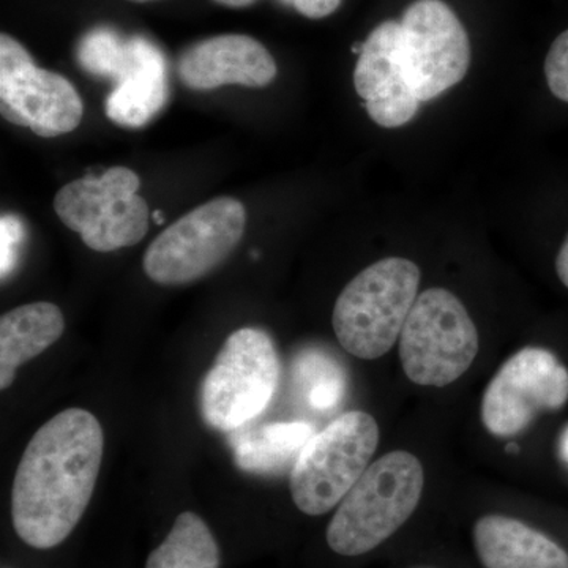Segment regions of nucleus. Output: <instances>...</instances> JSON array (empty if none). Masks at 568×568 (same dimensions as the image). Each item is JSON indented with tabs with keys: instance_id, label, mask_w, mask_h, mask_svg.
<instances>
[{
	"instance_id": "nucleus-18",
	"label": "nucleus",
	"mask_w": 568,
	"mask_h": 568,
	"mask_svg": "<svg viewBox=\"0 0 568 568\" xmlns=\"http://www.w3.org/2000/svg\"><path fill=\"white\" fill-rule=\"evenodd\" d=\"M219 544L200 515L183 511L162 545L149 555L145 568H220Z\"/></svg>"
},
{
	"instance_id": "nucleus-23",
	"label": "nucleus",
	"mask_w": 568,
	"mask_h": 568,
	"mask_svg": "<svg viewBox=\"0 0 568 568\" xmlns=\"http://www.w3.org/2000/svg\"><path fill=\"white\" fill-rule=\"evenodd\" d=\"M280 2L293 7L298 13L312 20L328 17L342 6V0H280Z\"/></svg>"
},
{
	"instance_id": "nucleus-26",
	"label": "nucleus",
	"mask_w": 568,
	"mask_h": 568,
	"mask_svg": "<svg viewBox=\"0 0 568 568\" xmlns=\"http://www.w3.org/2000/svg\"><path fill=\"white\" fill-rule=\"evenodd\" d=\"M560 455H562V458L568 463V426L562 437H560Z\"/></svg>"
},
{
	"instance_id": "nucleus-10",
	"label": "nucleus",
	"mask_w": 568,
	"mask_h": 568,
	"mask_svg": "<svg viewBox=\"0 0 568 568\" xmlns=\"http://www.w3.org/2000/svg\"><path fill=\"white\" fill-rule=\"evenodd\" d=\"M0 112L6 121L28 126L37 136L55 138L78 129L84 104L69 80L39 69L20 41L2 33Z\"/></svg>"
},
{
	"instance_id": "nucleus-12",
	"label": "nucleus",
	"mask_w": 568,
	"mask_h": 568,
	"mask_svg": "<svg viewBox=\"0 0 568 568\" xmlns=\"http://www.w3.org/2000/svg\"><path fill=\"white\" fill-rule=\"evenodd\" d=\"M354 85L372 121L383 129H398L417 114L422 102L399 59V21L383 22L364 41Z\"/></svg>"
},
{
	"instance_id": "nucleus-1",
	"label": "nucleus",
	"mask_w": 568,
	"mask_h": 568,
	"mask_svg": "<svg viewBox=\"0 0 568 568\" xmlns=\"http://www.w3.org/2000/svg\"><path fill=\"white\" fill-rule=\"evenodd\" d=\"M104 452L99 418L70 407L48 420L22 454L11 519L17 536L36 549L59 547L91 503Z\"/></svg>"
},
{
	"instance_id": "nucleus-6",
	"label": "nucleus",
	"mask_w": 568,
	"mask_h": 568,
	"mask_svg": "<svg viewBox=\"0 0 568 568\" xmlns=\"http://www.w3.org/2000/svg\"><path fill=\"white\" fill-rule=\"evenodd\" d=\"M478 353L476 324L457 295L443 287L418 294L399 335V361L418 386L446 387Z\"/></svg>"
},
{
	"instance_id": "nucleus-9",
	"label": "nucleus",
	"mask_w": 568,
	"mask_h": 568,
	"mask_svg": "<svg viewBox=\"0 0 568 568\" xmlns=\"http://www.w3.org/2000/svg\"><path fill=\"white\" fill-rule=\"evenodd\" d=\"M399 59L420 102L443 95L469 70L465 26L443 0H417L399 21Z\"/></svg>"
},
{
	"instance_id": "nucleus-15",
	"label": "nucleus",
	"mask_w": 568,
	"mask_h": 568,
	"mask_svg": "<svg viewBox=\"0 0 568 568\" xmlns=\"http://www.w3.org/2000/svg\"><path fill=\"white\" fill-rule=\"evenodd\" d=\"M474 541L485 568H568L566 549L515 518L478 519Z\"/></svg>"
},
{
	"instance_id": "nucleus-11",
	"label": "nucleus",
	"mask_w": 568,
	"mask_h": 568,
	"mask_svg": "<svg viewBox=\"0 0 568 568\" xmlns=\"http://www.w3.org/2000/svg\"><path fill=\"white\" fill-rule=\"evenodd\" d=\"M568 402V372L555 354L525 347L511 355L493 377L481 399V420L497 437H511L545 410Z\"/></svg>"
},
{
	"instance_id": "nucleus-17",
	"label": "nucleus",
	"mask_w": 568,
	"mask_h": 568,
	"mask_svg": "<svg viewBox=\"0 0 568 568\" xmlns=\"http://www.w3.org/2000/svg\"><path fill=\"white\" fill-rule=\"evenodd\" d=\"M234 463L244 473L282 476L291 473L302 448L316 435L308 422H278L248 432H235Z\"/></svg>"
},
{
	"instance_id": "nucleus-2",
	"label": "nucleus",
	"mask_w": 568,
	"mask_h": 568,
	"mask_svg": "<svg viewBox=\"0 0 568 568\" xmlns=\"http://www.w3.org/2000/svg\"><path fill=\"white\" fill-rule=\"evenodd\" d=\"M424 487V466L416 455L405 450L384 455L338 504L327 528L328 547L342 556H361L379 547L414 514Z\"/></svg>"
},
{
	"instance_id": "nucleus-3",
	"label": "nucleus",
	"mask_w": 568,
	"mask_h": 568,
	"mask_svg": "<svg viewBox=\"0 0 568 568\" xmlns=\"http://www.w3.org/2000/svg\"><path fill=\"white\" fill-rule=\"evenodd\" d=\"M418 286L420 268L405 257L377 261L351 280L332 316L343 349L364 361L387 354L402 335Z\"/></svg>"
},
{
	"instance_id": "nucleus-21",
	"label": "nucleus",
	"mask_w": 568,
	"mask_h": 568,
	"mask_svg": "<svg viewBox=\"0 0 568 568\" xmlns=\"http://www.w3.org/2000/svg\"><path fill=\"white\" fill-rule=\"evenodd\" d=\"M545 77L552 95L568 103V29L549 48Z\"/></svg>"
},
{
	"instance_id": "nucleus-7",
	"label": "nucleus",
	"mask_w": 568,
	"mask_h": 568,
	"mask_svg": "<svg viewBox=\"0 0 568 568\" xmlns=\"http://www.w3.org/2000/svg\"><path fill=\"white\" fill-rule=\"evenodd\" d=\"M244 204L216 197L181 216L149 245L142 260L145 275L163 286L204 278L233 254L245 234Z\"/></svg>"
},
{
	"instance_id": "nucleus-25",
	"label": "nucleus",
	"mask_w": 568,
	"mask_h": 568,
	"mask_svg": "<svg viewBox=\"0 0 568 568\" xmlns=\"http://www.w3.org/2000/svg\"><path fill=\"white\" fill-rule=\"evenodd\" d=\"M224 7H233V9H244V7L253 6L257 0H215Z\"/></svg>"
},
{
	"instance_id": "nucleus-24",
	"label": "nucleus",
	"mask_w": 568,
	"mask_h": 568,
	"mask_svg": "<svg viewBox=\"0 0 568 568\" xmlns=\"http://www.w3.org/2000/svg\"><path fill=\"white\" fill-rule=\"evenodd\" d=\"M556 272H558L564 286L568 287V234L562 246H560L558 257H556Z\"/></svg>"
},
{
	"instance_id": "nucleus-27",
	"label": "nucleus",
	"mask_w": 568,
	"mask_h": 568,
	"mask_svg": "<svg viewBox=\"0 0 568 568\" xmlns=\"http://www.w3.org/2000/svg\"><path fill=\"white\" fill-rule=\"evenodd\" d=\"M506 450L508 452V454H517V452L519 450V447L517 446V444L511 443V444H508Z\"/></svg>"
},
{
	"instance_id": "nucleus-4",
	"label": "nucleus",
	"mask_w": 568,
	"mask_h": 568,
	"mask_svg": "<svg viewBox=\"0 0 568 568\" xmlns=\"http://www.w3.org/2000/svg\"><path fill=\"white\" fill-rule=\"evenodd\" d=\"M278 353L264 331L244 327L227 336L200 392L205 424L234 433L263 414L280 383Z\"/></svg>"
},
{
	"instance_id": "nucleus-19",
	"label": "nucleus",
	"mask_w": 568,
	"mask_h": 568,
	"mask_svg": "<svg viewBox=\"0 0 568 568\" xmlns=\"http://www.w3.org/2000/svg\"><path fill=\"white\" fill-rule=\"evenodd\" d=\"M294 383L312 409L328 413L339 406L347 390L345 368L323 351L306 349L295 357Z\"/></svg>"
},
{
	"instance_id": "nucleus-22",
	"label": "nucleus",
	"mask_w": 568,
	"mask_h": 568,
	"mask_svg": "<svg viewBox=\"0 0 568 568\" xmlns=\"http://www.w3.org/2000/svg\"><path fill=\"white\" fill-rule=\"evenodd\" d=\"M24 241V226L14 215H3L0 220V268L2 278L9 276L20 260V250Z\"/></svg>"
},
{
	"instance_id": "nucleus-29",
	"label": "nucleus",
	"mask_w": 568,
	"mask_h": 568,
	"mask_svg": "<svg viewBox=\"0 0 568 568\" xmlns=\"http://www.w3.org/2000/svg\"><path fill=\"white\" fill-rule=\"evenodd\" d=\"M130 2L144 3V2H152V0H130Z\"/></svg>"
},
{
	"instance_id": "nucleus-13",
	"label": "nucleus",
	"mask_w": 568,
	"mask_h": 568,
	"mask_svg": "<svg viewBox=\"0 0 568 568\" xmlns=\"http://www.w3.org/2000/svg\"><path fill=\"white\" fill-rule=\"evenodd\" d=\"M179 78L192 91L223 85L265 88L276 78V63L260 41L227 33L192 44L179 59Z\"/></svg>"
},
{
	"instance_id": "nucleus-28",
	"label": "nucleus",
	"mask_w": 568,
	"mask_h": 568,
	"mask_svg": "<svg viewBox=\"0 0 568 568\" xmlns=\"http://www.w3.org/2000/svg\"><path fill=\"white\" fill-rule=\"evenodd\" d=\"M153 216H155V222L162 224L164 222L163 212H155L153 213Z\"/></svg>"
},
{
	"instance_id": "nucleus-14",
	"label": "nucleus",
	"mask_w": 568,
	"mask_h": 568,
	"mask_svg": "<svg viewBox=\"0 0 568 568\" xmlns=\"http://www.w3.org/2000/svg\"><path fill=\"white\" fill-rule=\"evenodd\" d=\"M114 81L104 110L111 122L125 129L148 125L170 100L166 59L144 37L126 40L125 61Z\"/></svg>"
},
{
	"instance_id": "nucleus-16",
	"label": "nucleus",
	"mask_w": 568,
	"mask_h": 568,
	"mask_svg": "<svg viewBox=\"0 0 568 568\" xmlns=\"http://www.w3.org/2000/svg\"><path fill=\"white\" fill-rule=\"evenodd\" d=\"M65 332V317L51 302L18 306L0 320V388L13 384L20 366L39 357Z\"/></svg>"
},
{
	"instance_id": "nucleus-5",
	"label": "nucleus",
	"mask_w": 568,
	"mask_h": 568,
	"mask_svg": "<svg viewBox=\"0 0 568 568\" xmlns=\"http://www.w3.org/2000/svg\"><path fill=\"white\" fill-rule=\"evenodd\" d=\"M379 443V426L364 410L335 418L306 443L291 470V496L298 510L320 517L343 497L368 469Z\"/></svg>"
},
{
	"instance_id": "nucleus-20",
	"label": "nucleus",
	"mask_w": 568,
	"mask_h": 568,
	"mask_svg": "<svg viewBox=\"0 0 568 568\" xmlns=\"http://www.w3.org/2000/svg\"><path fill=\"white\" fill-rule=\"evenodd\" d=\"M126 40L108 28H97L85 33L78 47V61L82 70L92 77L114 81L125 61Z\"/></svg>"
},
{
	"instance_id": "nucleus-8",
	"label": "nucleus",
	"mask_w": 568,
	"mask_h": 568,
	"mask_svg": "<svg viewBox=\"0 0 568 568\" xmlns=\"http://www.w3.org/2000/svg\"><path fill=\"white\" fill-rule=\"evenodd\" d=\"M140 178L115 166L100 178L67 183L54 197V211L69 230L99 253L140 244L149 230V207L142 200Z\"/></svg>"
}]
</instances>
